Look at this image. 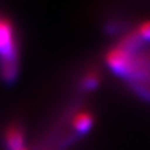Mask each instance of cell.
Masks as SVG:
<instances>
[{
  "instance_id": "obj_1",
  "label": "cell",
  "mask_w": 150,
  "mask_h": 150,
  "mask_svg": "<svg viewBox=\"0 0 150 150\" xmlns=\"http://www.w3.org/2000/svg\"><path fill=\"white\" fill-rule=\"evenodd\" d=\"M19 53L15 31L11 23L0 15V71L4 79L10 80L18 73Z\"/></svg>"
},
{
  "instance_id": "obj_2",
  "label": "cell",
  "mask_w": 150,
  "mask_h": 150,
  "mask_svg": "<svg viewBox=\"0 0 150 150\" xmlns=\"http://www.w3.org/2000/svg\"><path fill=\"white\" fill-rule=\"evenodd\" d=\"M71 128L74 131L79 134L86 133L91 129L94 124V116L90 111L88 110H79L73 115L71 118Z\"/></svg>"
},
{
  "instance_id": "obj_3",
  "label": "cell",
  "mask_w": 150,
  "mask_h": 150,
  "mask_svg": "<svg viewBox=\"0 0 150 150\" xmlns=\"http://www.w3.org/2000/svg\"><path fill=\"white\" fill-rule=\"evenodd\" d=\"M5 144L9 150H20L25 148V137L23 130L16 125H10L5 130Z\"/></svg>"
},
{
  "instance_id": "obj_4",
  "label": "cell",
  "mask_w": 150,
  "mask_h": 150,
  "mask_svg": "<svg viewBox=\"0 0 150 150\" xmlns=\"http://www.w3.org/2000/svg\"><path fill=\"white\" fill-rule=\"evenodd\" d=\"M131 34L139 43L140 41H150V19L139 23L138 26L131 31Z\"/></svg>"
},
{
  "instance_id": "obj_5",
  "label": "cell",
  "mask_w": 150,
  "mask_h": 150,
  "mask_svg": "<svg viewBox=\"0 0 150 150\" xmlns=\"http://www.w3.org/2000/svg\"><path fill=\"white\" fill-rule=\"evenodd\" d=\"M98 84H99V74L94 70H90L86 74H84V76L81 79V85L84 89H94Z\"/></svg>"
},
{
  "instance_id": "obj_6",
  "label": "cell",
  "mask_w": 150,
  "mask_h": 150,
  "mask_svg": "<svg viewBox=\"0 0 150 150\" xmlns=\"http://www.w3.org/2000/svg\"><path fill=\"white\" fill-rule=\"evenodd\" d=\"M20 150H29V149H28V148H23V149H20Z\"/></svg>"
}]
</instances>
